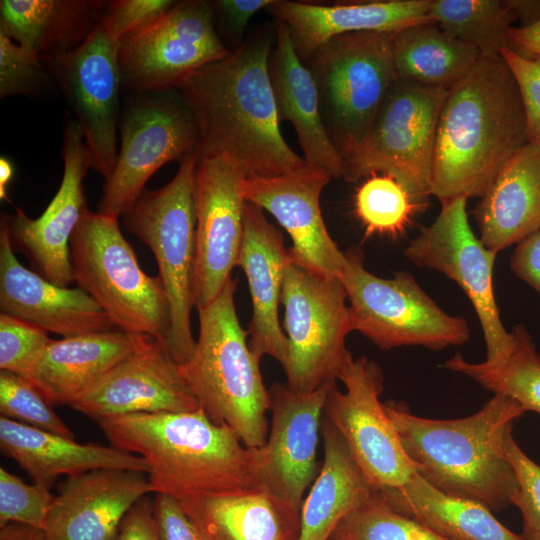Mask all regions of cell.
<instances>
[{
	"label": "cell",
	"mask_w": 540,
	"mask_h": 540,
	"mask_svg": "<svg viewBox=\"0 0 540 540\" xmlns=\"http://www.w3.org/2000/svg\"><path fill=\"white\" fill-rule=\"evenodd\" d=\"M272 47L270 35L251 36L177 89L197 126L198 160L225 155L246 177H274L308 165L280 131L268 69Z\"/></svg>",
	"instance_id": "1"
},
{
	"label": "cell",
	"mask_w": 540,
	"mask_h": 540,
	"mask_svg": "<svg viewBox=\"0 0 540 540\" xmlns=\"http://www.w3.org/2000/svg\"><path fill=\"white\" fill-rule=\"evenodd\" d=\"M528 141L516 81L501 56L482 57L450 87L441 106L431 195L441 203L481 198L505 162Z\"/></svg>",
	"instance_id": "2"
},
{
	"label": "cell",
	"mask_w": 540,
	"mask_h": 540,
	"mask_svg": "<svg viewBox=\"0 0 540 540\" xmlns=\"http://www.w3.org/2000/svg\"><path fill=\"white\" fill-rule=\"evenodd\" d=\"M384 409L417 473L439 491L500 511L518 490L504 444L525 411L513 399L495 394L476 413L452 420L413 415L400 402Z\"/></svg>",
	"instance_id": "3"
},
{
	"label": "cell",
	"mask_w": 540,
	"mask_h": 540,
	"mask_svg": "<svg viewBox=\"0 0 540 540\" xmlns=\"http://www.w3.org/2000/svg\"><path fill=\"white\" fill-rule=\"evenodd\" d=\"M111 445L144 458L155 494L181 501L255 486L252 448L202 408L95 420Z\"/></svg>",
	"instance_id": "4"
},
{
	"label": "cell",
	"mask_w": 540,
	"mask_h": 540,
	"mask_svg": "<svg viewBox=\"0 0 540 540\" xmlns=\"http://www.w3.org/2000/svg\"><path fill=\"white\" fill-rule=\"evenodd\" d=\"M237 283L231 277L214 300L198 309V339L180 370L207 416L232 428L246 447L258 448L268 437L270 395L260 358L250 349L248 331L236 313Z\"/></svg>",
	"instance_id": "5"
},
{
	"label": "cell",
	"mask_w": 540,
	"mask_h": 540,
	"mask_svg": "<svg viewBox=\"0 0 540 540\" xmlns=\"http://www.w3.org/2000/svg\"><path fill=\"white\" fill-rule=\"evenodd\" d=\"M70 251L74 282L113 325L165 347L171 323L165 288L159 275L142 270L118 218L86 209L71 236Z\"/></svg>",
	"instance_id": "6"
},
{
	"label": "cell",
	"mask_w": 540,
	"mask_h": 540,
	"mask_svg": "<svg viewBox=\"0 0 540 540\" xmlns=\"http://www.w3.org/2000/svg\"><path fill=\"white\" fill-rule=\"evenodd\" d=\"M198 157L180 162L173 179L156 190L145 189L122 216L127 231L155 257L170 305V329L165 348L184 365L196 341L191 330L196 260L195 181Z\"/></svg>",
	"instance_id": "7"
},
{
	"label": "cell",
	"mask_w": 540,
	"mask_h": 540,
	"mask_svg": "<svg viewBox=\"0 0 540 540\" xmlns=\"http://www.w3.org/2000/svg\"><path fill=\"white\" fill-rule=\"evenodd\" d=\"M393 34L336 36L304 61L318 90L325 129L343 161L364 142L397 80Z\"/></svg>",
	"instance_id": "8"
},
{
	"label": "cell",
	"mask_w": 540,
	"mask_h": 540,
	"mask_svg": "<svg viewBox=\"0 0 540 540\" xmlns=\"http://www.w3.org/2000/svg\"><path fill=\"white\" fill-rule=\"evenodd\" d=\"M341 280L347 291L352 331H358L382 350L422 346L442 350L466 343V320L442 310L419 286L412 274L397 271L390 279L364 267L359 248L344 252Z\"/></svg>",
	"instance_id": "9"
},
{
	"label": "cell",
	"mask_w": 540,
	"mask_h": 540,
	"mask_svg": "<svg viewBox=\"0 0 540 540\" xmlns=\"http://www.w3.org/2000/svg\"><path fill=\"white\" fill-rule=\"evenodd\" d=\"M347 291L339 277L323 275L292 261L282 287L289 389L311 392L336 381L351 353L345 338L352 332Z\"/></svg>",
	"instance_id": "10"
},
{
	"label": "cell",
	"mask_w": 540,
	"mask_h": 540,
	"mask_svg": "<svg viewBox=\"0 0 540 540\" xmlns=\"http://www.w3.org/2000/svg\"><path fill=\"white\" fill-rule=\"evenodd\" d=\"M446 92L396 80L366 139L344 160L343 178L355 182L387 174L427 206L437 121Z\"/></svg>",
	"instance_id": "11"
},
{
	"label": "cell",
	"mask_w": 540,
	"mask_h": 540,
	"mask_svg": "<svg viewBox=\"0 0 540 540\" xmlns=\"http://www.w3.org/2000/svg\"><path fill=\"white\" fill-rule=\"evenodd\" d=\"M173 91L136 94L124 110L115 168L105 180L97 212L124 216L161 166L196 151L195 120L181 94Z\"/></svg>",
	"instance_id": "12"
},
{
	"label": "cell",
	"mask_w": 540,
	"mask_h": 540,
	"mask_svg": "<svg viewBox=\"0 0 540 540\" xmlns=\"http://www.w3.org/2000/svg\"><path fill=\"white\" fill-rule=\"evenodd\" d=\"M215 19L211 1H177L161 18L122 38V87L134 94L175 90L197 70L229 56Z\"/></svg>",
	"instance_id": "13"
},
{
	"label": "cell",
	"mask_w": 540,
	"mask_h": 540,
	"mask_svg": "<svg viewBox=\"0 0 540 540\" xmlns=\"http://www.w3.org/2000/svg\"><path fill=\"white\" fill-rule=\"evenodd\" d=\"M332 385L324 407L325 418L339 432L354 461L378 491L405 485L417 469L407 456L399 435L389 419L384 403L383 373L380 366L362 356L352 355Z\"/></svg>",
	"instance_id": "14"
},
{
	"label": "cell",
	"mask_w": 540,
	"mask_h": 540,
	"mask_svg": "<svg viewBox=\"0 0 540 540\" xmlns=\"http://www.w3.org/2000/svg\"><path fill=\"white\" fill-rule=\"evenodd\" d=\"M119 45L120 40L101 19L77 49L40 57L76 117L90 155V169L105 180L112 175L118 156Z\"/></svg>",
	"instance_id": "15"
},
{
	"label": "cell",
	"mask_w": 540,
	"mask_h": 540,
	"mask_svg": "<svg viewBox=\"0 0 540 540\" xmlns=\"http://www.w3.org/2000/svg\"><path fill=\"white\" fill-rule=\"evenodd\" d=\"M467 199L441 203L431 225L421 228L405 249L415 265L445 274L456 282L472 303L486 344V361L497 362L510 350L513 334L501 319L493 289L496 253L488 249L470 227Z\"/></svg>",
	"instance_id": "16"
},
{
	"label": "cell",
	"mask_w": 540,
	"mask_h": 540,
	"mask_svg": "<svg viewBox=\"0 0 540 540\" xmlns=\"http://www.w3.org/2000/svg\"><path fill=\"white\" fill-rule=\"evenodd\" d=\"M336 381L311 392H294L275 383L269 390L271 428L265 444L252 448L255 486L300 512L303 495L319 470L316 450L321 416Z\"/></svg>",
	"instance_id": "17"
},
{
	"label": "cell",
	"mask_w": 540,
	"mask_h": 540,
	"mask_svg": "<svg viewBox=\"0 0 540 540\" xmlns=\"http://www.w3.org/2000/svg\"><path fill=\"white\" fill-rule=\"evenodd\" d=\"M242 168L225 155L198 160L195 181L196 260L193 303L208 305L231 278L243 241L246 201Z\"/></svg>",
	"instance_id": "18"
},
{
	"label": "cell",
	"mask_w": 540,
	"mask_h": 540,
	"mask_svg": "<svg viewBox=\"0 0 540 540\" xmlns=\"http://www.w3.org/2000/svg\"><path fill=\"white\" fill-rule=\"evenodd\" d=\"M63 177L53 199L36 219L17 209L13 215L2 214L11 243L31 261L36 272L46 280L68 287L73 279L70 240L87 209L84 178L90 169V155L76 121L64 130Z\"/></svg>",
	"instance_id": "19"
},
{
	"label": "cell",
	"mask_w": 540,
	"mask_h": 540,
	"mask_svg": "<svg viewBox=\"0 0 540 540\" xmlns=\"http://www.w3.org/2000/svg\"><path fill=\"white\" fill-rule=\"evenodd\" d=\"M332 177L307 165L274 177H245V201L269 212L286 230L292 246L290 261L323 275L341 278L346 264L327 231L320 209V195Z\"/></svg>",
	"instance_id": "20"
},
{
	"label": "cell",
	"mask_w": 540,
	"mask_h": 540,
	"mask_svg": "<svg viewBox=\"0 0 540 540\" xmlns=\"http://www.w3.org/2000/svg\"><path fill=\"white\" fill-rule=\"evenodd\" d=\"M70 406L94 421L135 413L186 412L200 408L180 366L164 345L153 338L109 369Z\"/></svg>",
	"instance_id": "21"
},
{
	"label": "cell",
	"mask_w": 540,
	"mask_h": 540,
	"mask_svg": "<svg viewBox=\"0 0 540 540\" xmlns=\"http://www.w3.org/2000/svg\"><path fill=\"white\" fill-rule=\"evenodd\" d=\"M144 472L95 469L59 487L44 533L48 540H114L128 510L154 493Z\"/></svg>",
	"instance_id": "22"
},
{
	"label": "cell",
	"mask_w": 540,
	"mask_h": 540,
	"mask_svg": "<svg viewBox=\"0 0 540 540\" xmlns=\"http://www.w3.org/2000/svg\"><path fill=\"white\" fill-rule=\"evenodd\" d=\"M0 309L62 338L106 332L115 326L85 291L58 286L16 258L8 230L0 228Z\"/></svg>",
	"instance_id": "23"
},
{
	"label": "cell",
	"mask_w": 540,
	"mask_h": 540,
	"mask_svg": "<svg viewBox=\"0 0 540 540\" xmlns=\"http://www.w3.org/2000/svg\"><path fill=\"white\" fill-rule=\"evenodd\" d=\"M289 262L282 232L268 221L262 208L246 201L236 266L247 277L252 301L248 343L260 359L270 355L282 366L287 359V338L279 324L278 306Z\"/></svg>",
	"instance_id": "24"
},
{
	"label": "cell",
	"mask_w": 540,
	"mask_h": 540,
	"mask_svg": "<svg viewBox=\"0 0 540 540\" xmlns=\"http://www.w3.org/2000/svg\"><path fill=\"white\" fill-rule=\"evenodd\" d=\"M429 2L379 0L320 4L274 0L266 10L287 26L295 51L304 62L336 36L395 33L413 24L430 22Z\"/></svg>",
	"instance_id": "25"
},
{
	"label": "cell",
	"mask_w": 540,
	"mask_h": 540,
	"mask_svg": "<svg viewBox=\"0 0 540 540\" xmlns=\"http://www.w3.org/2000/svg\"><path fill=\"white\" fill-rule=\"evenodd\" d=\"M0 449L48 489L60 475L74 476L95 469H123L149 473L139 455L114 446L82 444L73 438L0 417Z\"/></svg>",
	"instance_id": "26"
},
{
	"label": "cell",
	"mask_w": 540,
	"mask_h": 540,
	"mask_svg": "<svg viewBox=\"0 0 540 540\" xmlns=\"http://www.w3.org/2000/svg\"><path fill=\"white\" fill-rule=\"evenodd\" d=\"M268 69L279 121L294 127L307 164L331 177H343L344 161L325 129L314 78L281 21L276 23Z\"/></svg>",
	"instance_id": "27"
},
{
	"label": "cell",
	"mask_w": 540,
	"mask_h": 540,
	"mask_svg": "<svg viewBox=\"0 0 540 540\" xmlns=\"http://www.w3.org/2000/svg\"><path fill=\"white\" fill-rule=\"evenodd\" d=\"M178 502L201 540L299 537L300 512L259 486L201 494Z\"/></svg>",
	"instance_id": "28"
},
{
	"label": "cell",
	"mask_w": 540,
	"mask_h": 540,
	"mask_svg": "<svg viewBox=\"0 0 540 540\" xmlns=\"http://www.w3.org/2000/svg\"><path fill=\"white\" fill-rule=\"evenodd\" d=\"M149 338L114 329L51 340L25 379L50 404L70 406Z\"/></svg>",
	"instance_id": "29"
},
{
	"label": "cell",
	"mask_w": 540,
	"mask_h": 540,
	"mask_svg": "<svg viewBox=\"0 0 540 540\" xmlns=\"http://www.w3.org/2000/svg\"><path fill=\"white\" fill-rule=\"evenodd\" d=\"M472 214L496 254L540 230V143L527 142L505 162Z\"/></svg>",
	"instance_id": "30"
},
{
	"label": "cell",
	"mask_w": 540,
	"mask_h": 540,
	"mask_svg": "<svg viewBox=\"0 0 540 540\" xmlns=\"http://www.w3.org/2000/svg\"><path fill=\"white\" fill-rule=\"evenodd\" d=\"M107 1L1 0L0 27L37 56L71 52L102 19Z\"/></svg>",
	"instance_id": "31"
},
{
	"label": "cell",
	"mask_w": 540,
	"mask_h": 540,
	"mask_svg": "<svg viewBox=\"0 0 540 540\" xmlns=\"http://www.w3.org/2000/svg\"><path fill=\"white\" fill-rule=\"evenodd\" d=\"M321 434L324 460L302 504L297 540H330L339 523L377 492L327 418L321 422Z\"/></svg>",
	"instance_id": "32"
},
{
	"label": "cell",
	"mask_w": 540,
	"mask_h": 540,
	"mask_svg": "<svg viewBox=\"0 0 540 540\" xmlns=\"http://www.w3.org/2000/svg\"><path fill=\"white\" fill-rule=\"evenodd\" d=\"M378 494L392 509L446 540H525L499 522L483 504L445 494L418 473L402 487Z\"/></svg>",
	"instance_id": "33"
},
{
	"label": "cell",
	"mask_w": 540,
	"mask_h": 540,
	"mask_svg": "<svg viewBox=\"0 0 540 540\" xmlns=\"http://www.w3.org/2000/svg\"><path fill=\"white\" fill-rule=\"evenodd\" d=\"M392 49L397 80L442 90L464 78L481 58L475 48L432 21L395 32Z\"/></svg>",
	"instance_id": "34"
},
{
	"label": "cell",
	"mask_w": 540,
	"mask_h": 540,
	"mask_svg": "<svg viewBox=\"0 0 540 540\" xmlns=\"http://www.w3.org/2000/svg\"><path fill=\"white\" fill-rule=\"evenodd\" d=\"M509 352L497 362L473 363L456 353L443 367L463 374L485 389L516 401L524 411L540 414V355L523 325L512 329Z\"/></svg>",
	"instance_id": "35"
},
{
	"label": "cell",
	"mask_w": 540,
	"mask_h": 540,
	"mask_svg": "<svg viewBox=\"0 0 540 540\" xmlns=\"http://www.w3.org/2000/svg\"><path fill=\"white\" fill-rule=\"evenodd\" d=\"M429 17L450 36L482 57H498L511 46L516 17L505 0H430Z\"/></svg>",
	"instance_id": "36"
},
{
	"label": "cell",
	"mask_w": 540,
	"mask_h": 540,
	"mask_svg": "<svg viewBox=\"0 0 540 540\" xmlns=\"http://www.w3.org/2000/svg\"><path fill=\"white\" fill-rule=\"evenodd\" d=\"M368 177L356 191L355 213L367 236L398 237L415 214L426 206L417 202L392 176L373 174Z\"/></svg>",
	"instance_id": "37"
},
{
	"label": "cell",
	"mask_w": 540,
	"mask_h": 540,
	"mask_svg": "<svg viewBox=\"0 0 540 540\" xmlns=\"http://www.w3.org/2000/svg\"><path fill=\"white\" fill-rule=\"evenodd\" d=\"M330 540H446L420 522L398 513L375 493L351 511Z\"/></svg>",
	"instance_id": "38"
},
{
	"label": "cell",
	"mask_w": 540,
	"mask_h": 540,
	"mask_svg": "<svg viewBox=\"0 0 540 540\" xmlns=\"http://www.w3.org/2000/svg\"><path fill=\"white\" fill-rule=\"evenodd\" d=\"M0 413L3 417L74 438L71 429L38 389L24 377L7 371L0 373Z\"/></svg>",
	"instance_id": "39"
},
{
	"label": "cell",
	"mask_w": 540,
	"mask_h": 540,
	"mask_svg": "<svg viewBox=\"0 0 540 540\" xmlns=\"http://www.w3.org/2000/svg\"><path fill=\"white\" fill-rule=\"evenodd\" d=\"M52 81L40 57L16 44L0 27V98L40 96Z\"/></svg>",
	"instance_id": "40"
},
{
	"label": "cell",
	"mask_w": 540,
	"mask_h": 540,
	"mask_svg": "<svg viewBox=\"0 0 540 540\" xmlns=\"http://www.w3.org/2000/svg\"><path fill=\"white\" fill-rule=\"evenodd\" d=\"M54 499L48 488L26 484L0 467V527L18 523L43 530Z\"/></svg>",
	"instance_id": "41"
},
{
	"label": "cell",
	"mask_w": 540,
	"mask_h": 540,
	"mask_svg": "<svg viewBox=\"0 0 540 540\" xmlns=\"http://www.w3.org/2000/svg\"><path fill=\"white\" fill-rule=\"evenodd\" d=\"M51 340L45 330L22 319L1 313V371L26 378Z\"/></svg>",
	"instance_id": "42"
},
{
	"label": "cell",
	"mask_w": 540,
	"mask_h": 540,
	"mask_svg": "<svg viewBox=\"0 0 540 540\" xmlns=\"http://www.w3.org/2000/svg\"><path fill=\"white\" fill-rule=\"evenodd\" d=\"M504 451L518 482L512 504L522 515L521 535L525 540H540V466L523 452L512 431L505 438Z\"/></svg>",
	"instance_id": "43"
},
{
	"label": "cell",
	"mask_w": 540,
	"mask_h": 540,
	"mask_svg": "<svg viewBox=\"0 0 540 540\" xmlns=\"http://www.w3.org/2000/svg\"><path fill=\"white\" fill-rule=\"evenodd\" d=\"M501 57L520 92L528 141L540 143V57L525 56L511 46L502 51Z\"/></svg>",
	"instance_id": "44"
},
{
	"label": "cell",
	"mask_w": 540,
	"mask_h": 540,
	"mask_svg": "<svg viewBox=\"0 0 540 540\" xmlns=\"http://www.w3.org/2000/svg\"><path fill=\"white\" fill-rule=\"evenodd\" d=\"M177 1L112 0L106 2L102 21L107 30L121 41L165 15Z\"/></svg>",
	"instance_id": "45"
},
{
	"label": "cell",
	"mask_w": 540,
	"mask_h": 540,
	"mask_svg": "<svg viewBox=\"0 0 540 540\" xmlns=\"http://www.w3.org/2000/svg\"><path fill=\"white\" fill-rule=\"evenodd\" d=\"M274 0H214L211 1L218 18L229 35L234 50L242 43L250 19L260 10L267 9Z\"/></svg>",
	"instance_id": "46"
},
{
	"label": "cell",
	"mask_w": 540,
	"mask_h": 540,
	"mask_svg": "<svg viewBox=\"0 0 540 540\" xmlns=\"http://www.w3.org/2000/svg\"><path fill=\"white\" fill-rule=\"evenodd\" d=\"M153 504L160 540H201L175 498L165 494H156Z\"/></svg>",
	"instance_id": "47"
},
{
	"label": "cell",
	"mask_w": 540,
	"mask_h": 540,
	"mask_svg": "<svg viewBox=\"0 0 540 540\" xmlns=\"http://www.w3.org/2000/svg\"><path fill=\"white\" fill-rule=\"evenodd\" d=\"M114 540H160L154 504L146 496L128 510Z\"/></svg>",
	"instance_id": "48"
},
{
	"label": "cell",
	"mask_w": 540,
	"mask_h": 540,
	"mask_svg": "<svg viewBox=\"0 0 540 540\" xmlns=\"http://www.w3.org/2000/svg\"><path fill=\"white\" fill-rule=\"evenodd\" d=\"M513 273L540 295V230L519 243L510 258Z\"/></svg>",
	"instance_id": "49"
},
{
	"label": "cell",
	"mask_w": 540,
	"mask_h": 540,
	"mask_svg": "<svg viewBox=\"0 0 540 540\" xmlns=\"http://www.w3.org/2000/svg\"><path fill=\"white\" fill-rule=\"evenodd\" d=\"M511 46L521 47L531 56L540 57V20L526 27H512L508 32Z\"/></svg>",
	"instance_id": "50"
},
{
	"label": "cell",
	"mask_w": 540,
	"mask_h": 540,
	"mask_svg": "<svg viewBox=\"0 0 540 540\" xmlns=\"http://www.w3.org/2000/svg\"><path fill=\"white\" fill-rule=\"evenodd\" d=\"M514 13L520 27L535 24L540 20V0H505Z\"/></svg>",
	"instance_id": "51"
},
{
	"label": "cell",
	"mask_w": 540,
	"mask_h": 540,
	"mask_svg": "<svg viewBox=\"0 0 540 540\" xmlns=\"http://www.w3.org/2000/svg\"><path fill=\"white\" fill-rule=\"evenodd\" d=\"M0 540H48L44 531L28 525L9 523L0 527Z\"/></svg>",
	"instance_id": "52"
},
{
	"label": "cell",
	"mask_w": 540,
	"mask_h": 540,
	"mask_svg": "<svg viewBox=\"0 0 540 540\" xmlns=\"http://www.w3.org/2000/svg\"><path fill=\"white\" fill-rule=\"evenodd\" d=\"M14 169L10 160L6 157L0 158V198L7 200V186L13 178Z\"/></svg>",
	"instance_id": "53"
}]
</instances>
